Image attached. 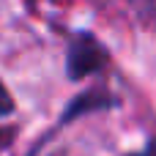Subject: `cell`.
<instances>
[{
  "label": "cell",
  "mask_w": 156,
  "mask_h": 156,
  "mask_svg": "<svg viewBox=\"0 0 156 156\" xmlns=\"http://www.w3.org/2000/svg\"><path fill=\"white\" fill-rule=\"evenodd\" d=\"M129 156H156V143H151L145 151H140V154H129Z\"/></svg>",
  "instance_id": "obj_3"
},
{
  "label": "cell",
  "mask_w": 156,
  "mask_h": 156,
  "mask_svg": "<svg viewBox=\"0 0 156 156\" xmlns=\"http://www.w3.org/2000/svg\"><path fill=\"white\" fill-rule=\"evenodd\" d=\"M14 112V99H11V93H8V88L0 82V118H5V115H11Z\"/></svg>",
  "instance_id": "obj_2"
},
{
  "label": "cell",
  "mask_w": 156,
  "mask_h": 156,
  "mask_svg": "<svg viewBox=\"0 0 156 156\" xmlns=\"http://www.w3.org/2000/svg\"><path fill=\"white\" fill-rule=\"evenodd\" d=\"M107 66V49L88 33L77 36L69 47V63H66V71L71 80H82L88 74H96Z\"/></svg>",
  "instance_id": "obj_1"
}]
</instances>
